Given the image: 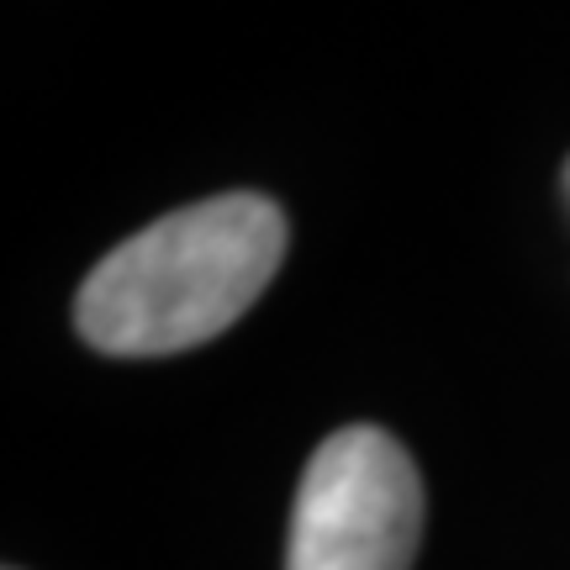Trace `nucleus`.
<instances>
[{
	"mask_svg": "<svg viewBox=\"0 0 570 570\" xmlns=\"http://www.w3.org/2000/svg\"><path fill=\"white\" fill-rule=\"evenodd\" d=\"M423 481L386 428H338L312 449L291 508L285 570H412Z\"/></svg>",
	"mask_w": 570,
	"mask_h": 570,
	"instance_id": "2",
	"label": "nucleus"
},
{
	"mask_svg": "<svg viewBox=\"0 0 570 570\" xmlns=\"http://www.w3.org/2000/svg\"><path fill=\"white\" fill-rule=\"evenodd\" d=\"M285 259V212L227 190L180 206L117 244L85 275L75 327L117 360H159L217 338L259 302Z\"/></svg>",
	"mask_w": 570,
	"mask_h": 570,
	"instance_id": "1",
	"label": "nucleus"
},
{
	"mask_svg": "<svg viewBox=\"0 0 570 570\" xmlns=\"http://www.w3.org/2000/svg\"><path fill=\"white\" fill-rule=\"evenodd\" d=\"M566 185H570V164H566Z\"/></svg>",
	"mask_w": 570,
	"mask_h": 570,
	"instance_id": "3",
	"label": "nucleus"
}]
</instances>
